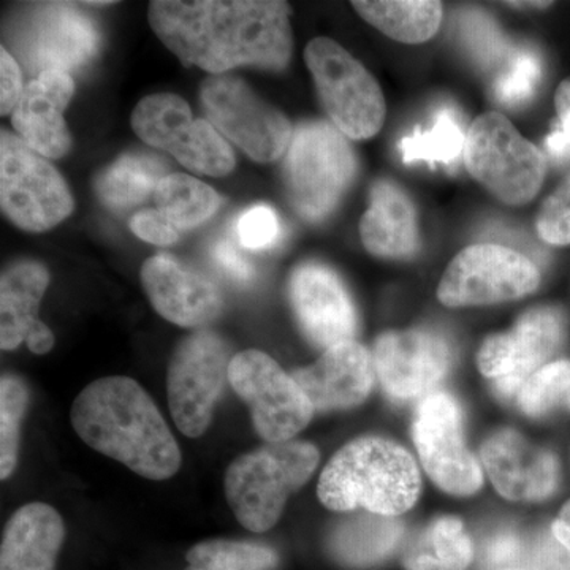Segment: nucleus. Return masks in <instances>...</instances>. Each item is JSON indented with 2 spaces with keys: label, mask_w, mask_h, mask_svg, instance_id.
<instances>
[{
  "label": "nucleus",
  "mask_w": 570,
  "mask_h": 570,
  "mask_svg": "<svg viewBox=\"0 0 570 570\" xmlns=\"http://www.w3.org/2000/svg\"><path fill=\"white\" fill-rule=\"evenodd\" d=\"M508 6L515 7V9H546L551 6L550 2H509Z\"/></svg>",
  "instance_id": "obj_48"
},
{
  "label": "nucleus",
  "mask_w": 570,
  "mask_h": 570,
  "mask_svg": "<svg viewBox=\"0 0 570 570\" xmlns=\"http://www.w3.org/2000/svg\"><path fill=\"white\" fill-rule=\"evenodd\" d=\"M546 148L554 163H570V137L562 130L560 124H558L553 132L547 137Z\"/></svg>",
  "instance_id": "obj_44"
},
{
  "label": "nucleus",
  "mask_w": 570,
  "mask_h": 570,
  "mask_svg": "<svg viewBox=\"0 0 570 570\" xmlns=\"http://www.w3.org/2000/svg\"><path fill=\"white\" fill-rule=\"evenodd\" d=\"M422 489L411 453L396 442L363 436L337 450L318 479L317 494L335 512L365 509L397 517L414 508Z\"/></svg>",
  "instance_id": "obj_3"
},
{
  "label": "nucleus",
  "mask_w": 570,
  "mask_h": 570,
  "mask_svg": "<svg viewBox=\"0 0 570 570\" xmlns=\"http://www.w3.org/2000/svg\"><path fill=\"white\" fill-rule=\"evenodd\" d=\"M449 341L430 330L384 333L374 344V370L385 393L409 401L431 395L452 366Z\"/></svg>",
  "instance_id": "obj_16"
},
{
  "label": "nucleus",
  "mask_w": 570,
  "mask_h": 570,
  "mask_svg": "<svg viewBox=\"0 0 570 570\" xmlns=\"http://www.w3.org/2000/svg\"><path fill=\"white\" fill-rule=\"evenodd\" d=\"M26 61L41 71L78 70L92 61L100 36L91 17L69 3H45L24 36Z\"/></svg>",
  "instance_id": "obj_20"
},
{
  "label": "nucleus",
  "mask_w": 570,
  "mask_h": 570,
  "mask_svg": "<svg viewBox=\"0 0 570 570\" xmlns=\"http://www.w3.org/2000/svg\"><path fill=\"white\" fill-rule=\"evenodd\" d=\"M186 570H272L277 554L269 547L236 540H206L187 551Z\"/></svg>",
  "instance_id": "obj_33"
},
{
  "label": "nucleus",
  "mask_w": 570,
  "mask_h": 570,
  "mask_svg": "<svg viewBox=\"0 0 570 570\" xmlns=\"http://www.w3.org/2000/svg\"><path fill=\"white\" fill-rule=\"evenodd\" d=\"M542 59L528 47L510 51L493 85L497 102L515 108L530 102L542 81Z\"/></svg>",
  "instance_id": "obj_36"
},
{
  "label": "nucleus",
  "mask_w": 570,
  "mask_h": 570,
  "mask_svg": "<svg viewBox=\"0 0 570 570\" xmlns=\"http://www.w3.org/2000/svg\"><path fill=\"white\" fill-rule=\"evenodd\" d=\"M291 6L276 0H154L153 31L186 66L214 75L239 66L281 71L294 50Z\"/></svg>",
  "instance_id": "obj_1"
},
{
  "label": "nucleus",
  "mask_w": 570,
  "mask_h": 570,
  "mask_svg": "<svg viewBox=\"0 0 570 570\" xmlns=\"http://www.w3.org/2000/svg\"><path fill=\"white\" fill-rule=\"evenodd\" d=\"M37 81L43 86L45 91L50 96L52 102L58 105L59 110H66L75 92L73 78L69 71L48 69L39 73Z\"/></svg>",
  "instance_id": "obj_43"
},
{
  "label": "nucleus",
  "mask_w": 570,
  "mask_h": 570,
  "mask_svg": "<svg viewBox=\"0 0 570 570\" xmlns=\"http://www.w3.org/2000/svg\"><path fill=\"white\" fill-rule=\"evenodd\" d=\"M31 403V392L21 377L6 374L0 381V479L13 474L20 452L21 423Z\"/></svg>",
  "instance_id": "obj_35"
},
{
  "label": "nucleus",
  "mask_w": 570,
  "mask_h": 570,
  "mask_svg": "<svg viewBox=\"0 0 570 570\" xmlns=\"http://www.w3.org/2000/svg\"><path fill=\"white\" fill-rule=\"evenodd\" d=\"M412 436L423 469L439 489L453 497H471L482 489V468L464 441L463 412L455 397L442 392L423 397Z\"/></svg>",
  "instance_id": "obj_14"
},
{
  "label": "nucleus",
  "mask_w": 570,
  "mask_h": 570,
  "mask_svg": "<svg viewBox=\"0 0 570 570\" xmlns=\"http://www.w3.org/2000/svg\"><path fill=\"white\" fill-rule=\"evenodd\" d=\"M71 425L89 448L149 480L174 478L181 450L153 397L134 379H97L73 401Z\"/></svg>",
  "instance_id": "obj_2"
},
{
  "label": "nucleus",
  "mask_w": 570,
  "mask_h": 570,
  "mask_svg": "<svg viewBox=\"0 0 570 570\" xmlns=\"http://www.w3.org/2000/svg\"><path fill=\"white\" fill-rule=\"evenodd\" d=\"M63 538L58 510L43 502L22 505L3 530L0 570H55Z\"/></svg>",
  "instance_id": "obj_22"
},
{
  "label": "nucleus",
  "mask_w": 570,
  "mask_h": 570,
  "mask_svg": "<svg viewBox=\"0 0 570 570\" xmlns=\"http://www.w3.org/2000/svg\"><path fill=\"white\" fill-rule=\"evenodd\" d=\"M564 321L557 307L528 311L510 332L487 337L480 347V373L493 382L494 392L513 400L523 382L546 366L561 346Z\"/></svg>",
  "instance_id": "obj_15"
},
{
  "label": "nucleus",
  "mask_w": 570,
  "mask_h": 570,
  "mask_svg": "<svg viewBox=\"0 0 570 570\" xmlns=\"http://www.w3.org/2000/svg\"><path fill=\"white\" fill-rule=\"evenodd\" d=\"M141 283L154 309L171 324L202 328L224 311V296L208 277L168 254L141 266Z\"/></svg>",
  "instance_id": "obj_18"
},
{
  "label": "nucleus",
  "mask_w": 570,
  "mask_h": 570,
  "mask_svg": "<svg viewBox=\"0 0 570 570\" xmlns=\"http://www.w3.org/2000/svg\"><path fill=\"white\" fill-rule=\"evenodd\" d=\"M513 401L528 417H546L560 407L570 411L569 360H558L540 367L523 382Z\"/></svg>",
  "instance_id": "obj_34"
},
{
  "label": "nucleus",
  "mask_w": 570,
  "mask_h": 570,
  "mask_svg": "<svg viewBox=\"0 0 570 570\" xmlns=\"http://www.w3.org/2000/svg\"><path fill=\"white\" fill-rule=\"evenodd\" d=\"M50 273L37 262L10 266L0 281V346L14 351L40 324L39 307Z\"/></svg>",
  "instance_id": "obj_24"
},
{
  "label": "nucleus",
  "mask_w": 570,
  "mask_h": 570,
  "mask_svg": "<svg viewBox=\"0 0 570 570\" xmlns=\"http://www.w3.org/2000/svg\"><path fill=\"white\" fill-rule=\"evenodd\" d=\"M540 273L527 255L499 245L461 250L445 269L438 298L448 307L497 305L538 291Z\"/></svg>",
  "instance_id": "obj_13"
},
{
  "label": "nucleus",
  "mask_w": 570,
  "mask_h": 570,
  "mask_svg": "<svg viewBox=\"0 0 570 570\" xmlns=\"http://www.w3.org/2000/svg\"><path fill=\"white\" fill-rule=\"evenodd\" d=\"M356 174V157L346 135L328 122L296 127L285 157L288 200L305 219L328 216L347 193Z\"/></svg>",
  "instance_id": "obj_5"
},
{
  "label": "nucleus",
  "mask_w": 570,
  "mask_h": 570,
  "mask_svg": "<svg viewBox=\"0 0 570 570\" xmlns=\"http://www.w3.org/2000/svg\"><path fill=\"white\" fill-rule=\"evenodd\" d=\"M0 205L21 230H51L73 212L62 175L18 135H0Z\"/></svg>",
  "instance_id": "obj_8"
},
{
  "label": "nucleus",
  "mask_w": 570,
  "mask_h": 570,
  "mask_svg": "<svg viewBox=\"0 0 570 570\" xmlns=\"http://www.w3.org/2000/svg\"><path fill=\"white\" fill-rule=\"evenodd\" d=\"M352 7L371 26L401 43H425L436 36L442 3L431 0H355Z\"/></svg>",
  "instance_id": "obj_27"
},
{
  "label": "nucleus",
  "mask_w": 570,
  "mask_h": 570,
  "mask_svg": "<svg viewBox=\"0 0 570 570\" xmlns=\"http://www.w3.org/2000/svg\"><path fill=\"white\" fill-rule=\"evenodd\" d=\"M296 384L316 411H340L358 406L374 385L373 355L356 341L326 348L314 365L296 370Z\"/></svg>",
  "instance_id": "obj_21"
},
{
  "label": "nucleus",
  "mask_w": 570,
  "mask_h": 570,
  "mask_svg": "<svg viewBox=\"0 0 570 570\" xmlns=\"http://www.w3.org/2000/svg\"><path fill=\"white\" fill-rule=\"evenodd\" d=\"M26 344H28L29 351L33 352V354L45 355L55 346V335H52L51 330L43 322H40L32 330L28 340H26Z\"/></svg>",
  "instance_id": "obj_45"
},
{
  "label": "nucleus",
  "mask_w": 570,
  "mask_h": 570,
  "mask_svg": "<svg viewBox=\"0 0 570 570\" xmlns=\"http://www.w3.org/2000/svg\"><path fill=\"white\" fill-rule=\"evenodd\" d=\"M132 129L146 145L171 154L187 170L220 178L234 170L230 145L205 119H194L189 104L176 94H154L135 107Z\"/></svg>",
  "instance_id": "obj_9"
},
{
  "label": "nucleus",
  "mask_w": 570,
  "mask_h": 570,
  "mask_svg": "<svg viewBox=\"0 0 570 570\" xmlns=\"http://www.w3.org/2000/svg\"><path fill=\"white\" fill-rule=\"evenodd\" d=\"M296 321L311 343L322 348L352 341L356 330L354 303L346 285L328 266L303 264L288 284Z\"/></svg>",
  "instance_id": "obj_17"
},
{
  "label": "nucleus",
  "mask_w": 570,
  "mask_h": 570,
  "mask_svg": "<svg viewBox=\"0 0 570 570\" xmlns=\"http://www.w3.org/2000/svg\"><path fill=\"white\" fill-rule=\"evenodd\" d=\"M554 107H557L562 130L570 137V78L562 81L560 88L557 89V94H554Z\"/></svg>",
  "instance_id": "obj_46"
},
{
  "label": "nucleus",
  "mask_w": 570,
  "mask_h": 570,
  "mask_svg": "<svg viewBox=\"0 0 570 570\" xmlns=\"http://www.w3.org/2000/svg\"><path fill=\"white\" fill-rule=\"evenodd\" d=\"M464 163L469 174L510 206L527 205L546 179L542 153L497 111L483 112L469 127Z\"/></svg>",
  "instance_id": "obj_6"
},
{
  "label": "nucleus",
  "mask_w": 570,
  "mask_h": 570,
  "mask_svg": "<svg viewBox=\"0 0 570 570\" xmlns=\"http://www.w3.org/2000/svg\"><path fill=\"white\" fill-rule=\"evenodd\" d=\"M200 99L217 132H223L255 163H275L291 146L294 129L287 116L266 104L239 78H206Z\"/></svg>",
  "instance_id": "obj_10"
},
{
  "label": "nucleus",
  "mask_w": 570,
  "mask_h": 570,
  "mask_svg": "<svg viewBox=\"0 0 570 570\" xmlns=\"http://www.w3.org/2000/svg\"><path fill=\"white\" fill-rule=\"evenodd\" d=\"M404 527L396 517L377 515L365 510L343 519L333 528L328 550L347 568H371L387 560L400 546Z\"/></svg>",
  "instance_id": "obj_25"
},
{
  "label": "nucleus",
  "mask_w": 570,
  "mask_h": 570,
  "mask_svg": "<svg viewBox=\"0 0 570 570\" xmlns=\"http://www.w3.org/2000/svg\"><path fill=\"white\" fill-rule=\"evenodd\" d=\"M485 562L497 570H570V550L553 531H502L487 543Z\"/></svg>",
  "instance_id": "obj_28"
},
{
  "label": "nucleus",
  "mask_w": 570,
  "mask_h": 570,
  "mask_svg": "<svg viewBox=\"0 0 570 570\" xmlns=\"http://www.w3.org/2000/svg\"><path fill=\"white\" fill-rule=\"evenodd\" d=\"M213 258L216 265L223 269L225 276L230 277L236 283L246 284L254 277L253 265L236 247L235 243L228 239H220L213 249Z\"/></svg>",
  "instance_id": "obj_42"
},
{
  "label": "nucleus",
  "mask_w": 570,
  "mask_h": 570,
  "mask_svg": "<svg viewBox=\"0 0 570 570\" xmlns=\"http://www.w3.org/2000/svg\"><path fill=\"white\" fill-rule=\"evenodd\" d=\"M466 145L455 111L444 108L438 112L431 129H415L400 142L401 156L406 164L428 163L452 165L459 160Z\"/></svg>",
  "instance_id": "obj_32"
},
{
  "label": "nucleus",
  "mask_w": 570,
  "mask_h": 570,
  "mask_svg": "<svg viewBox=\"0 0 570 570\" xmlns=\"http://www.w3.org/2000/svg\"><path fill=\"white\" fill-rule=\"evenodd\" d=\"M480 459L494 489L509 501H543L560 483L557 455L535 448L510 428L497 431L483 442Z\"/></svg>",
  "instance_id": "obj_19"
},
{
  "label": "nucleus",
  "mask_w": 570,
  "mask_h": 570,
  "mask_svg": "<svg viewBox=\"0 0 570 570\" xmlns=\"http://www.w3.org/2000/svg\"><path fill=\"white\" fill-rule=\"evenodd\" d=\"M535 228L540 238L549 245H570V175L543 202Z\"/></svg>",
  "instance_id": "obj_38"
},
{
  "label": "nucleus",
  "mask_w": 570,
  "mask_h": 570,
  "mask_svg": "<svg viewBox=\"0 0 570 570\" xmlns=\"http://www.w3.org/2000/svg\"><path fill=\"white\" fill-rule=\"evenodd\" d=\"M223 337L200 330L184 337L168 363V406L184 436L200 438L228 381L234 356Z\"/></svg>",
  "instance_id": "obj_12"
},
{
  "label": "nucleus",
  "mask_w": 570,
  "mask_h": 570,
  "mask_svg": "<svg viewBox=\"0 0 570 570\" xmlns=\"http://www.w3.org/2000/svg\"><path fill=\"white\" fill-rule=\"evenodd\" d=\"M167 168L148 154H126L97 176L96 193L108 208L127 209L156 194Z\"/></svg>",
  "instance_id": "obj_30"
},
{
  "label": "nucleus",
  "mask_w": 570,
  "mask_h": 570,
  "mask_svg": "<svg viewBox=\"0 0 570 570\" xmlns=\"http://www.w3.org/2000/svg\"><path fill=\"white\" fill-rule=\"evenodd\" d=\"M321 453L307 442H277L245 453L225 472L224 489L236 520L253 532L275 527L287 499L316 471Z\"/></svg>",
  "instance_id": "obj_4"
},
{
  "label": "nucleus",
  "mask_w": 570,
  "mask_h": 570,
  "mask_svg": "<svg viewBox=\"0 0 570 570\" xmlns=\"http://www.w3.org/2000/svg\"><path fill=\"white\" fill-rule=\"evenodd\" d=\"M460 24L469 50L479 59V62L491 66V63H502V58H508L504 36L494 21L482 11H468L461 18Z\"/></svg>",
  "instance_id": "obj_37"
},
{
  "label": "nucleus",
  "mask_w": 570,
  "mask_h": 570,
  "mask_svg": "<svg viewBox=\"0 0 570 570\" xmlns=\"http://www.w3.org/2000/svg\"><path fill=\"white\" fill-rule=\"evenodd\" d=\"M24 88L20 66L6 47L0 48V112L2 116L14 111Z\"/></svg>",
  "instance_id": "obj_41"
},
{
  "label": "nucleus",
  "mask_w": 570,
  "mask_h": 570,
  "mask_svg": "<svg viewBox=\"0 0 570 570\" xmlns=\"http://www.w3.org/2000/svg\"><path fill=\"white\" fill-rule=\"evenodd\" d=\"M130 230L142 242L156 246H171L179 239L178 228L159 209H145L135 214Z\"/></svg>",
  "instance_id": "obj_40"
},
{
  "label": "nucleus",
  "mask_w": 570,
  "mask_h": 570,
  "mask_svg": "<svg viewBox=\"0 0 570 570\" xmlns=\"http://www.w3.org/2000/svg\"><path fill=\"white\" fill-rule=\"evenodd\" d=\"M61 110L39 81L28 82L20 102L11 112V124L32 151L47 159H61L69 153L71 137Z\"/></svg>",
  "instance_id": "obj_26"
},
{
  "label": "nucleus",
  "mask_w": 570,
  "mask_h": 570,
  "mask_svg": "<svg viewBox=\"0 0 570 570\" xmlns=\"http://www.w3.org/2000/svg\"><path fill=\"white\" fill-rule=\"evenodd\" d=\"M156 204L178 230H189L212 219L219 212L223 198L194 176L171 174L157 186Z\"/></svg>",
  "instance_id": "obj_31"
},
{
  "label": "nucleus",
  "mask_w": 570,
  "mask_h": 570,
  "mask_svg": "<svg viewBox=\"0 0 570 570\" xmlns=\"http://www.w3.org/2000/svg\"><path fill=\"white\" fill-rule=\"evenodd\" d=\"M474 558V547L463 521L441 517L431 521L404 551L406 570H466Z\"/></svg>",
  "instance_id": "obj_29"
},
{
  "label": "nucleus",
  "mask_w": 570,
  "mask_h": 570,
  "mask_svg": "<svg viewBox=\"0 0 570 570\" xmlns=\"http://www.w3.org/2000/svg\"><path fill=\"white\" fill-rule=\"evenodd\" d=\"M554 538L560 540L562 546L568 547L570 550V501L566 502L564 508L558 513L557 520L553 521L551 527Z\"/></svg>",
  "instance_id": "obj_47"
},
{
  "label": "nucleus",
  "mask_w": 570,
  "mask_h": 570,
  "mask_svg": "<svg viewBox=\"0 0 570 570\" xmlns=\"http://www.w3.org/2000/svg\"><path fill=\"white\" fill-rule=\"evenodd\" d=\"M228 382L249 406L255 430L269 444L291 441L316 412L294 376L265 352L249 348L234 355Z\"/></svg>",
  "instance_id": "obj_11"
},
{
  "label": "nucleus",
  "mask_w": 570,
  "mask_h": 570,
  "mask_svg": "<svg viewBox=\"0 0 570 570\" xmlns=\"http://www.w3.org/2000/svg\"><path fill=\"white\" fill-rule=\"evenodd\" d=\"M367 253L384 258L409 257L419 249L417 213L396 183L381 179L371 189V205L360 223Z\"/></svg>",
  "instance_id": "obj_23"
},
{
  "label": "nucleus",
  "mask_w": 570,
  "mask_h": 570,
  "mask_svg": "<svg viewBox=\"0 0 570 570\" xmlns=\"http://www.w3.org/2000/svg\"><path fill=\"white\" fill-rule=\"evenodd\" d=\"M239 245L247 250L269 249L281 235V224L275 209L257 205L246 209L236 223Z\"/></svg>",
  "instance_id": "obj_39"
},
{
  "label": "nucleus",
  "mask_w": 570,
  "mask_h": 570,
  "mask_svg": "<svg viewBox=\"0 0 570 570\" xmlns=\"http://www.w3.org/2000/svg\"><path fill=\"white\" fill-rule=\"evenodd\" d=\"M305 61L322 105L341 134L367 140L381 132L387 105L381 86L362 62L326 37L307 43Z\"/></svg>",
  "instance_id": "obj_7"
}]
</instances>
